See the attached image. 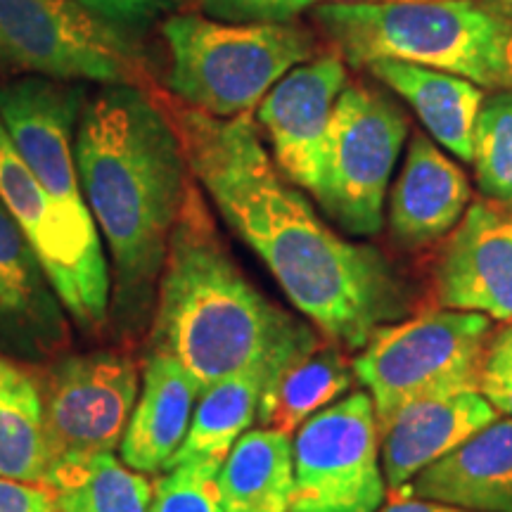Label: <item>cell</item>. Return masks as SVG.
Listing matches in <instances>:
<instances>
[{"label":"cell","instance_id":"7","mask_svg":"<svg viewBox=\"0 0 512 512\" xmlns=\"http://www.w3.org/2000/svg\"><path fill=\"white\" fill-rule=\"evenodd\" d=\"M0 64L102 86H157L136 43L79 0H0Z\"/></svg>","mask_w":512,"mask_h":512},{"label":"cell","instance_id":"19","mask_svg":"<svg viewBox=\"0 0 512 512\" xmlns=\"http://www.w3.org/2000/svg\"><path fill=\"white\" fill-rule=\"evenodd\" d=\"M202 389L174 356L150 351L140 394L119 444L121 460L143 475H159L183 446Z\"/></svg>","mask_w":512,"mask_h":512},{"label":"cell","instance_id":"12","mask_svg":"<svg viewBox=\"0 0 512 512\" xmlns=\"http://www.w3.org/2000/svg\"><path fill=\"white\" fill-rule=\"evenodd\" d=\"M0 202L29 240L64 311L83 330H100L110 318V268L95 264L74 245L67 228L31 174L0 121Z\"/></svg>","mask_w":512,"mask_h":512},{"label":"cell","instance_id":"23","mask_svg":"<svg viewBox=\"0 0 512 512\" xmlns=\"http://www.w3.org/2000/svg\"><path fill=\"white\" fill-rule=\"evenodd\" d=\"M271 377L273 370L264 366L249 368L204 389L192 413L190 430L171 465L190 463V460L223 465L235 441L259 420L261 396Z\"/></svg>","mask_w":512,"mask_h":512},{"label":"cell","instance_id":"2","mask_svg":"<svg viewBox=\"0 0 512 512\" xmlns=\"http://www.w3.org/2000/svg\"><path fill=\"white\" fill-rule=\"evenodd\" d=\"M74 152L83 197L112 256L110 309L121 330L136 332L157 297L192 183L183 145L155 93L102 86L83 102Z\"/></svg>","mask_w":512,"mask_h":512},{"label":"cell","instance_id":"20","mask_svg":"<svg viewBox=\"0 0 512 512\" xmlns=\"http://www.w3.org/2000/svg\"><path fill=\"white\" fill-rule=\"evenodd\" d=\"M366 69L411 105L434 143L460 162L472 164L477 114L486 98L482 86L458 74L408 62L380 60L370 62Z\"/></svg>","mask_w":512,"mask_h":512},{"label":"cell","instance_id":"21","mask_svg":"<svg viewBox=\"0 0 512 512\" xmlns=\"http://www.w3.org/2000/svg\"><path fill=\"white\" fill-rule=\"evenodd\" d=\"M226 512H290L294 496L292 437L275 427L247 430L219 470Z\"/></svg>","mask_w":512,"mask_h":512},{"label":"cell","instance_id":"1","mask_svg":"<svg viewBox=\"0 0 512 512\" xmlns=\"http://www.w3.org/2000/svg\"><path fill=\"white\" fill-rule=\"evenodd\" d=\"M150 91L176 128L192 178L320 335L361 351L377 328L403 318L411 294L392 261L320 219L280 174L249 114L211 117L159 83Z\"/></svg>","mask_w":512,"mask_h":512},{"label":"cell","instance_id":"17","mask_svg":"<svg viewBox=\"0 0 512 512\" xmlns=\"http://www.w3.org/2000/svg\"><path fill=\"white\" fill-rule=\"evenodd\" d=\"M501 413L479 389L415 401L380 427L382 470L396 496L418 472L484 430Z\"/></svg>","mask_w":512,"mask_h":512},{"label":"cell","instance_id":"16","mask_svg":"<svg viewBox=\"0 0 512 512\" xmlns=\"http://www.w3.org/2000/svg\"><path fill=\"white\" fill-rule=\"evenodd\" d=\"M472 202L465 171L425 133H413L389 192V235L403 249H425L458 226Z\"/></svg>","mask_w":512,"mask_h":512},{"label":"cell","instance_id":"25","mask_svg":"<svg viewBox=\"0 0 512 512\" xmlns=\"http://www.w3.org/2000/svg\"><path fill=\"white\" fill-rule=\"evenodd\" d=\"M46 484L60 512H147L152 484L114 451L50 467Z\"/></svg>","mask_w":512,"mask_h":512},{"label":"cell","instance_id":"8","mask_svg":"<svg viewBox=\"0 0 512 512\" xmlns=\"http://www.w3.org/2000/svg\"><path fill=\"white\" fill-rule=\"evenodd\" d=\"M406 136L408 119L392 98L366 83H347L339 93L313 197L351 238H373L382 230L384 200Z\"/></svg>","mask_w":512,"mask_h":512},{"label":"cell","instance_id":"10","mask_svg":"<svg viewBox=\"0 0 512 512\" xmlns=\"http://www.w3.org/2000/svg\"><path fill=\"white\" fill-rule=\"evenodd\" d=\"M290 512H377L387 498L380 425L368 392L323 408L297 430Z\"/></svg>","mask_w":512,"mask_h":512},{"label":"cell","instance_id":"14","mask_svg":"<svg viewBox=\"0 0 512 512\" xmlns=\"http://www.w3.org/2000/svg\"><path fill=\"white\" fill-rule=\"evenodd\" d=\"M434 302L512 323V202H470L432 273Z\"/></svg>","mask_w":512,"mask_h":512},{"label":"cell","instance_id":"31","mask_svg":"<svg viewBox=\"0 0 512 512\" xmlns=\"http://www.w3.org/2000/svg\"><path fill=\"white\" fill-rule=\"evenodd\" d=\"M0 512H60L48 484L0 477Z\"/></svg>","mask_w":512,"mask_h":512},{"label":"cell","instance_id":"6","mask_svg":"<svg viewBox=\"0 0 512 512\" xmlns=\"http://www.w3.org/2000/svg\"><path fill=\"white\" fill-rule=\"evenodd\" d=\"M494 335L484 313L434 306L418 316L382 325L351 366L387 425L415 401L479 389V368Z\"/></svg>","mask_w":512,"mask_h":512},{"label":"cell","instance_id":"3","mask_svg":"<svg viewBox=\"0 0 512 512\" xmlns=\"http://www.w3.org/2000/svg\"><path fill=\"white\" fill-rule=\"evenodd\" d=\"M150 351L174 356L200 389L249 368L273 375L320 337L245 278L192 178L159 275Z\"/></svg>","mask_w":512,"mask_h":512},{"label":"cell","instance_id":"22","mask_svg":"<svg viewBox=\"0 0 512 512\" xmlns=\"http://www.w3.org/2000/svg\"><path fill=\"white\" fill-rule=\"evenodd\" d=\"M354 366L335 342H318L292 358L266 382L259 406V422L287 434L342 399L354 384Z\"/></svg>","mask_w":512,"mask_h":512},{"label":"cell","instance_id":"11","mask_svg":"<svg viewBox=\"0 0 512 512\" xmlns=\"http://www.w3.org/2000/svg\"><path fill=\"white\" fill-rule=\"evenodd\" d=\"M38 384L50 467L117 451L140 394L131 356L119 351L64 356Z\"/></svg>","mask_w":512,"mask_h":512},{"label":"cell","instance_id":"24","mask_svg":"<svg viewBox=\"0 0 512 512\" xmlns=\"http://www.w3.org/2000/svg\"><path fill=\"white\" fill-rule=\"evenodd\" d=\"M50 470L41 384L0 354V477L46 484Z\"/></svg>","mask_w":512,"mask_h":512},{"label":"cell","instance_id":"29","mask_svg":"<svg viewBox=\"0 0 512 512\" xmlns=\"http://www.w3.org/2000/svg\"><path fill=\"white\" fill-rule=\"evenodd\" d=\"M479 392L505 418H512V323L494 330L479 368Z\"/></svg>","mask_w":512,"mask_h":512},{"label":"cell","instance_id":"35","mask_svg":"<svg viewBox=\"0 0 512 512\" xmlns=\"http://www.w3.org/2000/svg\"><path fill=\"white\" fill-rule=\"evenodd\" d=\"M508 67H510V76H512V38H510V46H508Z\"/></svg>","mask_w":512,"mask_h":512},{"label":"cell","instance_id":"15","mask_svg":"<svg viewBox=\"0 0 512 512\" xmlns=\"http://www.w3.org/2000/svg\"><path fill=\"white\" fill-rule=\"evenodd\" d=\"M62 344L64 306L22 228L0 202V354L38 361Z\"/></svg>","mask_w":512,"mask_h":512},{"label":"cell","instance_id":"32","mask_svg":"<svg viewBox=\"0 0 512 512\" xmlns=\"http://www.w3.org/2000/svg\"><path fill=\"white\" fill-rule=\"evenodd\" d=\"M377 512H475L458 508V505H448L439 501H427V498L415 496H394L387 505H382Z\"/></svg>","mask_w":512,"mask_h":512},{"label":"cell","instance_id":"28","mask_svg":"<svg viewBox=\"0 0 512 512\" xmlns=\"http://www.w3.org/2000/svg\"><path fill=\"white\" fill-rule=\"evenodd\" d=\"M192 12L230 24L297 22L318 0H183Z\"/></svg>","mask_w":512,"mask_h":512},{"label":"cell","instance_id":"27","mask_svg":"<svg viewBox=\"0 0 512 512\" xmlns=\"http://www.w3.org/2000/svg\"><path fill=\"white\" fill-rule=\"evenodd\" d=\"M219 463L190 460L166 467L152 484L147 512H226L219 489Z\"/></svg>","mask_w":512,"mask_h":512},{"label":"cell","instance_id":"13","mask_svg":"<svg viewBox=\"0 0 512 512\" xmlns=\"http://www.w3.org/2000/svg\"><path fill=\"white\" fill-rule=\"evenodd\" d=\"M347 83V64L328 50L290 69L256 107V121L266 131L275 166L311 195L323 174L332 110Z\"/></svg>","mask_w":512,"mask_h":512},{"label":"cell","instance_id":"33","mask_svg":"<svg viewBox=\"0 0 512 512\" xmlns=\"http://www.w3.org/2000/svg\"><path fill=\"white\" fill-rule=\"evenodd\" d=\"M482 3L505 19H512V0H482Z\"/></svg>","mask_w":512,"mask_h":512},{"label":"cell","instance_id":"9","mask_svg":"<svg viewBox=\"0 0 512 512\" xmlns=\"http://www.w3.org/2000/svg\"><path fill=\"white\" fill-rule=\"evenodd\" d=\"M86 91L74 81L19 76L0 83V121L46 190L69 238L95 264L107 266L100 230L83 197L76 169V133Z\"/></svg>","mask_w":512,"mask_h":512},{"label":"cell","instance_id":"26","mask_svg":"<svg viewBox=\"0 0 512 512\" xmlns=\"http://www.w3.org/2000/svg\"><path fill=\"white\" fill-rule=\"evenodd\" d=\"M472 164L484 197L512 202V91L498 88L479 107Z\"/></svg>","mask_w":512,"mask_h":512},{"label":"cell","instance_id":"4","mask_svg":"<svg viewBox=\"0 0 512 512\" xmlns=\"http://www.w3.org/2000/svg\"><path fill=\"white\" fill-rule=\"evenodd\" d=\"M311 19L351 67L394 60L441 69L482 88H510L512 19L482 0L320 3Z\"/></svg>","mask_w":512,"mask_h":512},{"label":"cell","instance_id":"34","mask_svg":"<svg viewBox=\"0 0 512 512\" xmlns=\"http://www.w3.org/2000/svg\"><path fill=\"white\" fill-rule=\"evenodd\" d=\"M325 3H389V0H325Z\"/></svg>","mask_w":512,"mask_h":512},{"label":"cell","instance_id":"30","mask_svg":"<svg viewBox=\"0 0 512 512\" xmlns=\"http://www.w3.org/2000/svg\"><path fill=\"white\" fill-rule=\"evenodd\" d=\"M79 3L112 27L126 29L150 24L157 15L169 10L174 0H79Z\"/></svg>","mask_w":512,"mask_h":512},{"label":"cell","instance_id":"18","mask_svg":"<svg viewBox=\"0 0 512 512\" xmlns=\"http://www.w3.org/2000/svg\"><path fill=\"white\" fill-rule=\"evenodd\" d=\"M396 496L475 512H512V418L494 422L418 472Z\"/></svg>","mask_w":512,"mask_h":512},{"label":"cell","instance_id":"5","mask_svg":"<svg viewBox=\"0 0 512 512\" xmlns=\"http://www.w3.org/2000/svg\"><path fill=\"white\" fill-rule=\"evenodd\" d=\"M159 31L169 50L164 88L211 117L249 114L290 69L318 55L316 34L297 22L230 24L185 10Z\"/></svg>","mask_w":512,"mask_h":512}]
</instances>
